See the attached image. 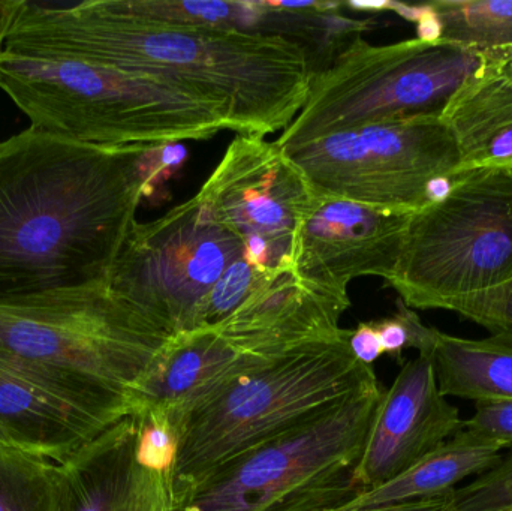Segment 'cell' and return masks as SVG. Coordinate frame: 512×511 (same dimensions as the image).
Returning <instances> with one entry per match:
<instances>
[{"mask_svg": "<svg viewBox=\"0 0 512 511\" xmlns=\"http://www.w3.org/2000/svg\"><path fill=\"white\" fill-rule=\"evenodd\" d=\"M3 51L156 78L225 105L236 134L259 137L291 125L315 72L304 45L282 33L153 20L125 0L72 6L24 0Z\"/></svg>", "mask_w": 512, "mask_h": 511, "instance_id": "cell-1", "label": "cell"}, {"mask_svg": "<svg viewBox=\"0 0 512 511\" xmlns=\"http://www.w3.org/2000/svg\"><path fill=\"white\" fill-rule=\"evenodd\" d=\"M149 150L32 126L0 141V302L108 285L149 194Z\"/></svg>", "mask_w": 512, "mask_h": 511, "instance_id": "cell-2", "label": "cell"}, {"mask_svg": "<svg viewBox=\"0 0 512 511\" xmlns=\"http://www.w3.org/2000/svg\"><path fill=\"white\" fill-rule=\"evenodd\" d=\"M0 89L38 131L102 147L144 149L236 132L225 105L164 81L72 59L0 54Z\"/></svg>", "mask_w": 512, "mask_h": 511, "instance_id": "cell-3", "label": "cell"}, {"mask_svg": "<svg viewBox=\"0 0 512 511\" xmlns=\"http://www.w3.org/2000/svg\"><path fill=\"white\" fill-rule=\"evenodd\" d=\"M351 330L304 345L243 375L186 414L176 429L177 495L216 468L292 431L378 383L373 366L352 356Z\"/></svg>", "mask_w": 512, "mask_h": 511, "instance_id": "cell-4", "label": "cell"}, {"mask_svg": "<svg viewBox=\"0 0 512 511\" xmlns=\"http://www.w3.org/2000/svg\"><path fill=\"white\" fill-rule=\"evenodd\" d=\"M511 51H480L415 39L373 45L355 36L321 71L306 102L276 140L291 152L321 137L400 120L441 119L465 84L510 68Z\"/></svg>", "mask_w": 512, "mask_h": 511, "instance_id": "cell-5", "label": "cell"}, {"mask_svg": "<svg viewBox=\"0 0 512 511\" xmlns=\"http://www.w3.org/2000/svg\"><path fill=\"white\" fill-rule=\"evenodd\" d=\"M385 389L372 384L177 495L180 511H333L361 494L354 480Z\"/></svg>", "mask_w": 512, "mask_h": 511, "instance_id": "cell-6", "label": "cell"}, {"mask_svg": "<svg viewBox=\"0 0 512 511\" xmlns=\"http://www.w3.org/2000/svg\"><path fill=\"white\" fill-rule=\"evenodd\" d=\"M512 279V170L477 168L414 213L387 281L411 309H445Z\"/></svg>", "mask_w": 512, "mask_h": 511, "instance_id": "cell-7", "label": "cell"}, {"mask_svg": "<svg viewBox=\"0 0 512 511\" xmlns=\"http://www.w3.org/2000/svg\"><path fill=\"white\" fill-rule=\"evenodd\" d=\"M171 338L108 285L0 302V351L128 396Z\"/></svg>", "mask_w": 512, "mask_h": 511, "instance_id": "cell-8", "label": "cell"}, {"mask_svg": "<svg viewBox=\"0 0 512 511\" xmlns=\"http://www.w3.org/2000/svg\"><path fill=\"white\" fill-rule=\"evenodd\" d=\"M315 191L349 201L420 212L429 180L460 173V153L441 119L376 123L285 152Z\"/></svg>", "mask_w": 512, "mask_h": 511, "instance_id": "cell-9", "label": "cell"}, {"mask_svg": "<svg viewBox=\"0 0 512 511\" xmlns=\"http://www.w3.org/2000/svg\"><path fill=\"white\" fill-rule=\"evenodd\" d=\"M243 254L239 237L192 197L155 221H135L108 287L171 336L192 332L204 297Z\"/></svg>", "mask_w": 512, "mask_h": 511, "instance_id": "cell-10", "label": "cell"}, {"mask_svg": "<svg viewBox=\"0 0 512 511\" xmlns=\"http://www.w3.org/2000/svg\"><path fill=\"white\" fill-rule=\"evenodd\" d=\"M313 188L276 141L237 134L195 197L259 272L291 270L295 225Z\"/></svg>", "mask_w": 512, "mask_h": 511, "instance_id": "cell-11", "label": "cell"}, {"mask_svg": "<svg viewBox=\"0 0 512 511\" xmlns=\"http://www.w3.org/2000/svg\"><path fill=\"white\" fill-rule=\"evenodd\" d=\"M132 414L128 396L0 351V437L56 464Z\"/></svg>", "mask_w": 512, "mask_h": 511, "instance_id": "cell-12", "label": "cell"}, {"mask_svg": "<svg viewBox=\"0 0 512 511\" xmlns=\"http://www.w3.org/2000/svg\"><path fill=\"white\" fill-rule=\"evenodd\" d=\"M412 216L313 189L292 236L291 270L301 281L340 293H348L349 282L361 276L387 282L396 272Z\"/></svg>", "mask_w": 512, "mask_h": 511, "instance_id": "cell-13", "label": "cell"}, {"mask_svg": "<svg viewBox=\"0 0 512 511\" xmlns=\"http://www.w3.org/2000/svg\"><path fill=\"white\" fill-rule=\"evenodd\" d=\"M462 429L459 408L442 395L433 363L418 354L403 363L382 395L355 468V483L364 492L396 479Z\"/></svg>", "mask_w": 512, "mask_h": 511, "instance_id": "cell-14", "label": "cell"}, {"mask_svg": "<svg viewBox=\"0 0 512 511\" xmlns=\"http://www.w3.org/2000/svg\"><path fill=\"white\" fill-rule=\"evenodd\" d=\"M349 306L348 293L301 281L292 270H271L215 330L245 353L274 359L342 335Z\"/></svg>", "mask_w": 512, "mask_h": 511, "instance_id": "cell-15", "label": "cell"}, {"mask_svg": "<svg viewBox=\"0 0 512 511\" xmlns=\"http://www.w3.org/2000/svg\"><path fill=\"white\" fill-rule=\"evenodd\" d=\"M137 438L129 414L59 464V511H180L174 471L144 465Z\"/></svg>", "mask_w": 512, "mask_h": 511, "instance_id": "cell-16", "label": "cell"}, {"mask_svg": "<svg viewBox=\"0 0 512 511\" xmlns=\"http://www.w3.org/2000/svg\"><path fill=\"white\" fill-rule=\"evenodd\" d=\"M270 360L239 350L215 329L177 333L129 393L132 413L159 411L177 426L186 414Z\"/></svg>", "mask_w": 512, "mask_h": 511, "instance_id": "cell-17", "label": "cell"}, {"mask_svg": "<svg viewBox=\"0 0 512 511\" xmlns=\"http://www.w3.org/2000/svg\"><path fill=\"white\" fill-rule=\"evenodd\" d=\"M508 449L501 441L463 428L396 479L361 492L333 511H373L441 497L468 477H480L495 468Z\"/></svg>", "mask_w": 512, "mask_h": 511, "instance_id": "cell-18", "label": "cell"}, {"mask_svg": "<svg viewBox=\"0 0 512 511\" xmlns=\"http://www.w3.org/2000/svg\"><path fill=\"white\" fill-rule=\"evenodd\" d=\"M460 153V173L477 168L512 170L510 68L465 84L441 116Z\"/></svg>", "mask_w": 512, "mask_h": 511, "instance_id": "cell-19", "label": "cell"}, {"mask_svg": "<svg viewBox=\"0 0 512 511\" xmlns=\"http://www.w3.org/2000/svg\"><path fill=\"white\" fill-rule=\"evenodd\" d=\"M435 368L445 398L468 401H512V341L490 336L466 339L435 330L423 353Z\"/></svg>", "mask_w": 512, "mask_h": 511, "instance_id": "cell-20", "label": "cell"}, {"mask_svg": "<svg viewBox=\"0 0 512 511\" xmlns=\"http://www.w3.org/2000/svg\"><path fill=\"white\" fill-rule=\"evenodd\" d=\"M0 511H59V464L0 437Z\"/></svg>", "mask_w": 512, "mask_h": 511, "instance_id": "cell-21", "label": "cell"}, {"mask_svg": "<svg viewBox=\"0 0 512 511\" xmlns=\"http://www.w3.org/2000/svg\"><path fill=\"white\" fill-rule=\"evenodd\" d=\"M442 41L480 51H511L512 0H436Z\"/></svg>", "mask_w": 512, "mask_h": 511, "instance_id": "cell-22", "label": "cell"}, {"mask_svg": "<svg viewBox=\"0 0 512 511\" xmlns=\"http://www.w3.org/2000/svg\"><path fill=\"white\" fill-rule=\"evenodd\" d=\"M265 273L267 272H259L255 267L249 266L245 258H240L233 266L228 267L201 302L195 330L215 329L219 326L239 308L240 303L251 294Z\"/></svg>", "mask_w": 512, "mask_h": 511, "instance_id": "cell-23", "label": "cell"}, {"mask_svg": "<svg viewBox=\"0 0 512 511\" xmlns=\"http://www.w3.org/2000/svg\"><path fill=\"white\" fill-rule=\"evenodd\" d=\"M381 339L384 354L402 359L403 351L414 348L418 354L426 353L432 345L435 327H427L418 317L417 312L405 305L402 300L397 302V311L390 317L372 321Z\"/></svg>", "mask_w": 512, "mask_h": 511, "instance_id": "cell-24", "label": "cell"}, {"mask_svg": "<svg viewBox=\"0 0 512 511\" xmlns=\"http://www.w3.org/2000/svg\"><path fill=\"white\" fill-rule=\"evenodd\" d=\"M512 503V450L498 465L454 492L453 511H489Z\"/></svg>", "mask_w": 512, "mask_h": 511, "instance_id": "cell-25", "label": "cell"}, {"mask_svg": "<svg viewBox=\"0 0 512 511\" xmlns=\"http://www.w3.org/2000/svg\"><path fill=\"white\" fill-rule=\"evenodd\" d=\"M451 311L489 330L492 336L512 341V279L457 303Z\"/></svg>", "mask_w": 512, "mask_h": 511, "instance_id": "cell-26", "label": "cell"}, {"mask_svg": "<svg viewBox=\"0 0 512 511\" xmlns=\"http://www.w3.org/2000/svg\"><path fill=\"white\" fill-rule=\"evenodd\" d=\"M463 428L501 441L512 449V401L478 402L474 416L463 420Z\"/></svg>", "mask_w": 512, "mask_h": 511, "instance_id": "cell-27", "label": "cell"}, {"mask_svg": "<svg viewBox=\"0 0 512 511\" xmlns=\"http://www.w3.org/2000/svg\"><path fill=\"white\" fill-rule=\"evenodd\" d=\"M349 348H351L352 356L366 366H373V363L384 354L381 339H379L372 321L360 323L357 329L351 330Z\"/></svg>", "mask_w": 512, "mask_h": 511, "instance_id": "cell-28", "label": "cell"}, {"mask_svg": "<svg viewBox=\"0 0 512 511\" xmlns=\"http://www.w3.org/2000/svg\"><path fill=\"white\" fill-rule=\"evenodd\" d=\"M429 11L417 21V39L421 42H435L442 41L444 36V24L439 18L438 12L433 8L432 3H429Z\"/></svg>", "mask_w": 512, "mask_h": 511, "instance_id": "cell-29", "label": "cell"}, {"mask_svg": "<svg viewBox=\"0 0 512 511\" xmlns=\"http://www.w3.org/2000/svg\"><path fill=\"white\" fill-rule=\"evenodd\" d=\"M459 174H444V176L433 177L426 186V200L429 206L442 203L450 197L451 192L456 188Z\"/></svg>", "mask_w": 512, "mask_h": 511, "instance_id": "cell-30", "label": "cell"}, {"mask_svg": "<svg viewBox=\"0 0 512 511\" xmlns=\"http://www.w3.org/2000/svg\"><path fill=\"white\" fill-rule=\"evenodd\" d=\"M454 492H456V489L448 492V494L441 495V497L432 498V500L415 501V503L373 511H453Z\"/></svg>", "mask_w": 512, "mask_h": 511, "instance_id": "cell-31", "label": "cell"}, {"mask_svg": "<svg viewBox=\"0 0 512 511\" xmlns=\"http://www.w3.org/2000/svg\"><path fill=\"white\" fill-rule=\"evenodd\" d=\"M23 3L24 0H0V54L5 50L6 38Z\"/></svg>", "mask_w": 512, "mask_h": 511, "instance_id": "cell-32", "label": "cell"}, {"mask_svg": "<svg viewBox=\"0 0 512 511\" xmlns=\"http://www.w3.org/2000/svg\"><path fill=\"white\" fill-rule=\"evenodd\" d=\"M429 6V3L427 5H408V3L393 2L391 3V11L396 12L405 20L417 23L429 11Z\"/></svg>", "mask_w": 512, "mask_h": 511, "instance_id": "cell-33", "label": "cell"}, {"mask_svg": "<svg viewBox=\"0 0 512 511\" xmlns=\"http://www.w3.org/2000/svg\"><path fill=\"white\" fill-rule=\"evenodd\" d=\"M391 0H351L349 8L364 12L391 11Z\"/></svg>", "mask_w": 512, "mask_h": 511, "instance_id": "cell-34", "label": "cell"}, {"mask_svg": "<svg viewBox=\"0 0 512 511\" xmlns=\"http://www.w3.org/2000/svg\"><path fill=\"white\" fill-rule=\"evenodd\" d=\"M489 511H512V503L505 504V506L498 507V509H493Z\"/></svg>", "mask_w": 512, "mask_h": 511, "instance_id": "cell-35", "label": "cell"}, {"mask_svg": "<svg viewBox=\"0 0 512 511\" xmlns=\"http://www.w3.org/2000/svg\"><path fill=\"white\" fill-rule=\"evenodd\" d=\"M510 72H511V75H512V63L510 65Z\"/></svg>", "mask_w": 512, "mask_h": 511, "instance_id": "cell-36", "label": "cell"}]
</instances>
